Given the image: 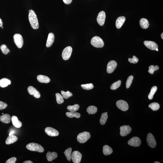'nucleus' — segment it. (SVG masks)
Masks as SVG:
<instances>
[{"label":"nucleus","mask_w":163,"mask_h":163,"mask_svg":"<svg viewBox=\"0 0 163 163\" xmlns=\"http://www.w3.org/2000/svg\"><path fill=\"white\" fill-rule=\"evenodd\" d=\"M29 19L30 24L33 29H39V25L37 16L36 13L32 9L29 11Z\"/></svg>","instance_id":"1"},{"label":"nucleus","mask_w":163,"mask_h":163,"mask_svg":"<svg viewBox=\"0 0 163 163\" xmlns=\"http://www.w3.org/2000/svg\"><path fill=\"white\" fill-rule=\"evenodd\" d=\"M27 149L29 150L36 151L40 153L44 152V148L40 145L34 143H31L26 146Z\"/></svg>","instance_id":"2"},{"label":"nucleus","mask_w":163,"mask_h":163,"mask_svg":"<svg viewBox=\"0 0 163 163\" xmlns=\"http://www.w3.org/2000/svg\"><path fill=\"white\" fill-rule=\"evenodd\" d=\"M91 43L92 45L96 48H102L104 46V43L102 39L99 37L96 36L91 39Z\"/></svg>","instance_id":"3"},{"label":"nucleus","mask_w":163,"mask_h":163,"mask_svg":"<svg viewBox=\"0 0 163 163\" xmlns=\"http://www.w3.org/2000/svg\"><path fill=\"white\" fill-rule=\"evenodd\" d=\"M91 137L90 133L87 132H83L79 134L77 136L78 142L80 143H84L87 141Z\"/></svg>","instance_id":"4"},{"label":"nucleus","mask_w":163,"mask_h":163,"mask_svg":"<svg viewBox=\"0 0 163 163\" xmlns=\"http://www.w3.org/2000/svg\"><path fill=\"white\" fill-rule=\"evenodd\" d=\"M14 42L16 46L19 49L22 48L24 41L22 36L19 34H16L13 36Z\"/></svg>","instance_id":"5"},{"label":"nucleus","mask_w":163,"mask_h":163,"mask_svg":"<svg viewBox=\"0 0 163 163\" xmlns=\"http://www.w3.org/2000/svg\"><path fill=\"white\" fill-rule=\"evenodd\" d=\"M72 48L71 46H68L63 51L62 57L64 60H67L70 58L72 52Z\"/></svg>","instance_id":"6"},{"label":"nucleus","mask_w":163,"mask_h":163,"mask_svg":"<svg viewBox=\"0 0 163 163\" xmlns=\"http://www.w3.org/2000/svg\"><path fill=\"white\" fill-rule=\"evenodd\" d=\"M147 141L149 147L153 148L156 147L157 142L155 138L152 134L149 133L148 134Z\"/></svg>","instance_id":"7"},{"label":"nucleus","mask_w":163,"mask_h":163,"mask_svg":"<svg viewBox=\"0 0 163 163\" xmlns=\"http://www.w3.org/2000/svg\"><path fill=\"white\" fill-rule=\"evenodd\" d=\"M71 159L74 163H79L81 162L82 155L79 151H74L71 154Z\"/></svg>","instance_id":"8"},{"label":"nucleus","mask_w":163,"mask_h":163,"mask_svg":"<svg viewBox=\"0 0 163 163\" xmlns=\"http://www.w3.org/2000/svg\"><path fill=\"white\" fill-rule=\"evenodd\" d=\"M116 106L119 109L123 111H126L129 109L127 103L123 100L118 101L116 103Z\"/></svg>","instance_id":"9"},{"label":"nucleus","mask_w":163,"mask_h":163,"mask_svg":"<svg viewBox=\"0 0 163 163\" xmlns=\"http://www.w3.org/2000/svg\"><path fill=\"white\" fill-rule=\"evenodd\" d=\"M120 134L122 137H124L130 134L132 131V129L129 125H124L120 127Z\"/></svg>","instance_id":"10"},{"label":"nucleus","mask_w":163,"mask_h":163,"mask_svg":"<svg viewBox=\"0 0 163 163\" xmlns=\"http://www.w3.org/2000/svg\"><path fill=\"white\" fill-rule=\"evenodd\" d=\"M141 141L139 138L134 137L128 141V144L132 147H138L141 144Z\"/></svg>","instance_id":"11"},{"label":"nucleus","mask_w":163,"mask_h":163,"mask_svg":"<svg viewBox=\"0 0 163 163\" xmlns=\"http://www.w3.org/2000/svg\"><path fill=\"white\" fill-rule=\"evenodd\" d=\"M117 66V63L114 61H111L108 63L107 65V71L109 74L114 72Z\"/></svg>","instance_id":"12"},{"label":"nucleus","mask_w":163,"mask_h":163,"mask_svg":"<svg viewBox=\"0 0 163 163\" xmlns=\"http://www.w3.org/2000/svg\"><path fill=\"white\" fill-rule=\"evenodd\" d=\"M106 18V14L104 11H101L99 13L97 18V21L100 26H103Z\"/></svg>","instance_id":"13"},{"label":"nucleus","mask_w":163,"mask_h":163,"mask_svg":"<svg viewBox=\"0 0 163 163\" xmlns=\"http://www.w3.org/2000/svg\"><path fill=\"white\" fill-rule=\"evenodd\" d=\"M28 90L29 94L34 96V97L37 99L40 97L41 95L39 91L36 88L32 86H29L28 88Z\"/></svg>","instance_id":"14"},{"label":"nucleus","mask_w":163,"mask_h":163,"mask_svg":"<svg viewBox=\"0 0 163 163\" xmlns=\"http://www.w3.org/2000/svg\"><path fill=\"white\" fill-rule=\"evenodd\" d=\"M45 131L48 135L51 137H55L59 135V131L54 128L48 127L45 128Z\"/></svg>","instance_id":"15"},{"label":"nucleus","mask_w":163,"mask_h":163,"mask_svg":"<svg viewBox=\"0 0 163 163\" xmlns=\"http://www.w3.org/2000/svg\"><path fill=\"white\" fill-rule=\"evenodd\" d=\"M144 44L146 47L152 50H156L158 48L157 44L155 42L151 41H145Z\"/></svg>","instance_id":"16"},{"label":"nucleus","mask_w":163,"mask_h":163,"mask_svg":"<svg viewBox=\"0 0 163 163\" xmlns=\"http://www.w3.org/2000/svg\"><path fill=\"white\" fill-rule=\"evenodd\" d=\"M11 120L13 125L15 127L20 128L22 126V123L19 120L18 118L16 116H13L11 118Z\"/></svg>","instance_id":"17"},{"label":"nucleus","mask_w":163,"mask_h":163,"mask_svg":"<svg viewBox=\"0 0 163 163\" xmlns=\"http://www.w3.org/2000/svg\"><path fill=\"white\" fill-rule=\"evenodd\" d=\"M55 37L54 34L52 33H50L48 36L47 41H46V46L49 48L52 45L54 41Z\"/></svg>","instance_id":"18"},{"label":"nucleus","mask_w":163,"mask_h":163,"mask_svg":"<svg viewBox=\"0 0 163 163\" xmlns=\"http://www.w3.org/2000/svg\"><path fill=\"white\" fill-rule=\"evenodd\" d=\"M126 18L123 16L119 17L117 18L116 21V26L118 29H120L123 25Z\"/></svg>","instance_id":"19"},{"label":"nucleus","mask_w":163,"mask_h":163,"mask_svg":"<svg viewBox=\"0 0 163 163\" xmlns=\"http://www.w3.org/2000/svg\"><path fill=\"white\" fill-rule=\"evenodd\" d=\"M37 79L39 82L42 83L48 84L50 81V79L48 76L41 75H38L37 77Z\"/></svg>","instance_id":"20"},{"label":"nucleus","mask_w":163,"mask_h":163,"mask_svg":"<svg viewBox=\"0 0 163 163\" xmlns=\"http://www.w3.org/2000/svg\"><path fill=\"white\" fill-rule=\"evenodd\" d=\"M11 120V116L9 114H5L0 116V121L4 123H9Z\"/></svg>","instance_id":"21"},{"label":"nucleus","mask_w":163,"mask_h":163,"mask_svg":"<svg viewBox=\"0 0 163 163\" xmlns=\"http://www.w3.org/2000/svg\"><path fill=\"white\" fill-rule=\"evenodd\" d=\"M57 156L58 155L57 153L55 152L51 153L50 152H49L47 153L46 155V158L48 160L49 162H51L56 159L57 157Z\"/></svg>","instance_id":"22"},{"label":"nucleus","mask_w":163,"mask_h":163,"mask_svg":"<svg viewBox=\"0 0 163 163\" xmlns=\"http://www.w3.org/2000/svg\"><path fill=\"white\" fill-rule=\"evenodd\" d=\"M18 138L16 136L12 135L8 137L6 141V144L9 145L14 143L18 140Z\"/></svg>","instance_id":"23"},{"label":"nucleus","mask_w":163,"mask_h":163,"mask_svg":"<svg viewBox=\"0 0 163 163\" xmlns=\"http://www.w3.org/2000/svg\"><path fill=\"white\" fill-rule=\"evenodd\" d=\"M139 24L143 29H146L149 27V24L148 21L145 18H142L139 21Z\"/></svg>","instance_id":"24"},{"label":"nucleus","mask_w":163,"mask_h":163,"mask_svg":"<svg viewBox=\"0 0 163 163\" xmlns=\"http://www.w3.org/2000/svg\"><path fill=\"white\" fill-rule=\"evenodd\" d=\"M11 81L10 80L6 78H3L0 80V87L5 88L7 87L8 85L10 84Z\"/></svg>","instance_id":"25"},{"label":"nucleus","mask_w":163,"mask_h":163,"mask_svg":"<svg viewBox=\"0 0 163 163\" xmlns=\"http://www.w3.org/2000/svg\"><path fill=\"white\" fill-rule=\"evenodd\" d=\"M103 152L104 155H109L112 153L113 150L109 146L105 145L103 147Z\"/></svg>","instance_id":"26"},{"label":"nucleus","mask_w":163,"mask_h":163,"mask_svg":"<svg viewBox=\"0 0 163 163\" xmlns=\"http://www.w3.org/2000/svg\"><path fill=\"white\" fill-rule=\"evenodd\" d=\"M66 116L69 118L75 117L79 119L80 117V114L79 113L75 112H67L66 113Z\"/></svg>","instance_id":"27"},{"label":"nucleus","mask_w":163,"mask_h":163,"mask_svg":"<svg viewBox=\"0 0 163 163\" xmlns=\"http://www.w3.org/2000/svg\"><path fill=\"white\" fill-rule=\"evenodd\" d=\"M87 112L89 114H94L97 112V107L94 106H90L87 108Z\"/></svg>","instance_id":"28"},{"label":"nucleus","mask_w":163,"mask_h":163,"mask_svg":"<svg viewBox=\"0 0 163 163\" xmlns=\"http://www.w3.org/2000/svg\"><path fill=\"white\" fill-rule=\"evenodd\" d=\"M79 108V104H76L74 106H67L68 110L71 112H75L78 110Z\"/></svg>","instance_id":"29"},{"label":"nucleus","mask_w":163,"mask_h":163,"mask_svg":"<svg viewBox=\"0 0 163 163\" xmlns=\"http://www.w3.org/2000/svg\"><path fill=\"white\" fill-rule=\"evenodd\" d=\"M72 149L71 148H69L66 149L64 152L66 159L69 161H71V153H72Z\"/></svg>","instance_id":"30"},{"label":"nucleus","mask_w":163,"mask_h":163,"mask_svg":"<svg viewBox=\"0 0 163 163\" xmlns=\"http://www.w3.org/2000/svg\"><path fill=\"white\" fill-rule=\"evenodd\" d=\"M149 107L153 111H156L159 109L160 105L157 102H153L149 104Z\"/></svg>","instance_id":"31"},{"label":"nucleus","mask_w":163,"mask_h":163,"mask_svg":"<svg viewBox=\"0 0 163 163\" xmlns=\"http://www.w3.org/2000/svg\"><path fill=\"white\" fill-rule=\"evenodd\" d=\"M108 118V115L106 113H103L101 114L100 122L101 125H104L106 124Z\"/></svg>","instance_id":"32"},{"label":"nucleus","mask_w":163,"mask_h":163,"mask_svg":"<svg viewBox=\"0 0 163 163\" xmlns=\"http://www.w3.org/2000/svg\"><path fill=\"white\" fill-rule=\"evenodd\" d=\"M157 88L155 86H153L151 88L150 92L148 96L149 99L152 100L153 98L154 95L157 91Z\"/></svg>","instance_id":"33"},{"label":"nucleus","mask_w":163,"mask_h":163,"mask_svg":"<svg viewBox=\"0 0 163 163\" xmlns=\"http://www.w3.org/2000/svg\"><path fill=\"white\" fill-rule=\"evenodd\" d=\"M56 102H57L58 104H61L64 102V98H63L62 96H61L59 93H56Z\"/></svg>","instance_id":"34"},{"label":"nucleus","mask_w":163,"mask_h":163,"mask_svg":"<svg viewBox=\"0 0 163 163\" xmlns=\"http://www.w3.org/2000/svg\"><path fill=\"white\" fill-rule=\"evenodd\" d=\"M121 84V81L119 80L114 83L111 85L110 87V89L112 90H114L119 88Z\"/></svg>","instance_id":"35"},{"label":"nucleus","mask_w":163,"mask_h":163,"mask_svg":"<svg viewBox=\"0 0 163 163\" xmlns=\"http://www.w3.org/2000/svg\"><path fill=\"white\" fill-rule=\"evenodd\" d=\"M61 94H62L63 98L66 99H68L69 98L73 96V94L68 91L65 92L63 91H61Z\"/></svg>","instance_id":"36"},{"label":"nucleus","mask_w":163,"mask_h":163,"mask_svg":"<svg viewBox=\"0 0 163 163\" xmlns=\"http://www.w3.org/2000/svg\"><path fill=\"white\" fill-rule=\"evenodd\" d=\"M81 86L83 89L86 90H90L93 89L94 86L92 84H82Z\"/></svg>","instance_id":"37"},{"label":"nucleus","mask_w":163,"mask_h":163,"mask_svg":"<svg viewBox=\"0 0 163 163\" xmlns=\"http://www.w3.org/2000/svg\"><path fill=\"white\" fill-rule=\"evenodd\" d=\"M149 70L148 71V72L150 74H153L154 71L158 70L159 69V67L157 65L154 66L152 65L149 66Z\"/></svg>","instance_id":"38"},{"label":"nucleus","mask_w":163,"mask_h":163,"mask_svg":"<svg viewBox=\"0 0 163 163\" xmlns=\"http://www.w3.org/2000/svg\"><path fill=\"white\" fill-rule=\"evenodd\" d=\"M133 78V76H130L128 77L127 82H126V87L127 89H128L130 87Z\"/></svg>","instance_id":"39"},{"label":"nucleus","mask_w":163,"mask_h":163,"mask_svg":"<svg viewBox=\"0 0 163 163\" xmlns=\"http://www.w3.org/2000/svg\"><path fill=\"white\" fill-rule=\"evenodd\" d=\"M1 49L3 54H7L8 53L10 52V51L5 44H3L1 46Z\"/></svg>","instance_id":"40"},{"label":"nucleus","mask_w":163,"mask_h":163,"mask_svg":"<svg viewBox=\"0 0 163 163\" xmlns=\"http://www.w3.org/2000/svg\"><path fill=\"white\" fill-rule=\"evenodd\" d=\"M128 61L131 63H133L134 64H137L138 62V61H139L138 59L135 56H133L132 59H131V58H129L128 59Z\"/></svg>","instance_id":"41"},{"label":"nucleus","mask_w":163,"mask_h":163,"mask_svg":"<svg viewBox=\"0 0 163 163\" xmlns=\"http://www.w3.org/2000/svg\"><path fill=\"white\" fill-rule=\"evenodd\" d=\"M7 106V104L6 103L0 101V110H2L3 109H6Z\"/></svg>","instance_id":"42"},{"label":"nucleus","mask_w":163,"mask_h":163,"mask_svg":"<svg viewBox=\"0 0 163 163\" xmlns=\"http://www.w3.org/2000/svg\"><path fill=\"white\" fill-rule=\"evenodd\" d=\"M17 160L16 158L15 157H13L6 161V163H16Z\"/></svg>","instance_id":"43"},{"label":"nucleus","mask_w":163,"mask_h":163,"mask_svg":"<svg viewBox=\"0 0 163 163\" xmlns=\"http://www.w3.org/2000/svg\"><path fill=\"white\" fill-rule=\"evenodd\" d=\"M72 0H63V2L65 4H69L72 2Z\"/></svg>","instance_id":"44"},{"label":"nucleus","mask_w":163,"mask_h":163,"mask_svg":"<svg viewBox=\"0 0 163 163\" xmlns=\"http://www.w3.org/2000/svg\"><path fill=\"white\" fill-rule=\"evenodd\" d=\"M23 163H32V161L30 160L26 161H24Z\"/></svg>","instance_id":"45"},{"label":"nucleus","mask_w":163,"mask_h":163,"mask_svg":"<svg viewBox=\"0 0 163 163\" xmlns=\"http://www.w3.org/2000/svg\"><path fill=\"white\" fill-rule=\"evenodd\" d=\"M3 26V22L2 21V20L1 19V18H0V27H2Z\"/></svg>","instance_id":"46"},{"label":"nucleus","mask_w":163,"mask_h":163,"mask_svg":"<svg viewBox=\"0 0 163 163\" xmlns=\"http://www.w3.org/2000/svg\"><path fill=\"white\" fill-rule=\"evenodd\" d=\"M15 132L14 131H11L10 133V134H9V135L10 136V135H13V134Z\"/></svg>","instance_id":"47"},{"label":"nucleus","mask_w":163,"mask_h":163,"mask_svg":"<svg viewBox=\"0 0 163 163\" xmlns=\"http://www.w3.org/2000/svg\"><path fill=\"white\" fill-rule=\"evenodd\" d=\"M163 33H162V34H161V38H162V39H163Z\"/></svg>","instance_id":"48"},{"label":"nucleus","mask_w":163,"mask_h":163,"mask_svg":"<svg viewBox=\"0 0 163 163\" xmlns=\"http://www.w3.org/2000/svg\"><path fill=\"white\" fill-rule=\"evenodd\" d=\"M154 163H160V162H157V161H156V162H154Z\"/></svg>","instance_id":"49"},{"label":"nucleus","mask_w":163,"mask_h":163,"mask_svg":"<svg viewBox=\"0 0 163 163\" xmlns=\"http://www.w3.org/2000/svg\"><path fill=\"white\" fill-rule=\"evenodd\" d=\"M156 51H158V48H157V49H156Z\"/></svg>","instance_id":"50"},{"label":"nucleus","mask_w":163,"mask_h":163,"mask_svg":"<svg viewBox=\"0 0 163 163\" xmlns=\"http://www.w3.org/2000/svg\"><path fill=\"white\" fill-rule=\"evenodd\" d=\"M2 114H3V115L4 114H3V113H2Z\"/></svg>","instance_id":"51"},{"label":"nucleus","mask_w":163,"mask_h":163,"mask_svg":"<svg viewBox=\"0 0 163 163\" xmlns=\"http://www.w3.org/2000/svg\"><path fill=\"white\" fill-rule=\"evenodd\" d=\"M106 113H107V112H106Z\"/></svg>","instance_id":"52"},{"label":"nucleus","mask_w":163,"mask_h":163,"mask_svg":"<svg viewBox=\"0 0 163 163\" xmlns=\"http://www.w3.org/2000/svg\"><path fill=\"white\" fill-rule=\"evenodd\" d=\"M2 29H3V27H2Z\"/></svg>","instance_id":"53"}]
</instances>
